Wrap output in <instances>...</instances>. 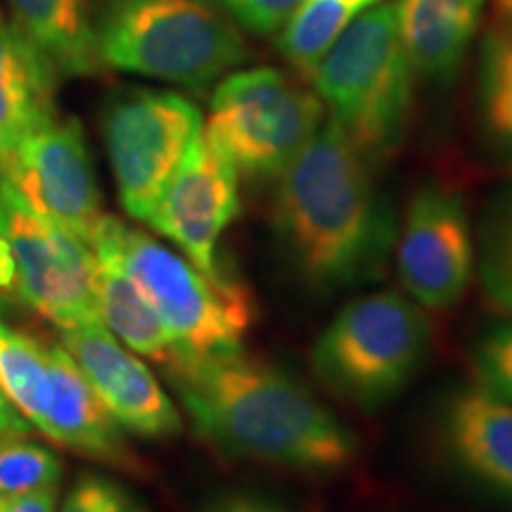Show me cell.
I'll return each instance as SVG.
<instances>
[{
    "label": "cell",
    "mask_w": 512,
    "mask_h": 512,
    "mask_svg": "<svg viewBox=\"0 0 512 512\" xmlns=\"http://www.w3.org/2000/svg\"><path fill=\"white\" fill-rule=\"evenodd\" d=\"M325 119L313 88L275 67H252L216 83L202 128L240 178L275 181Z\"/></svg>",
    "instance_id": "obj_7"
},
{
    "label": "cell",
    "mask_w": 512,
    "mask_h": 512,
    "mask_svg": "<svg viewBox=\"0 0 512 512\" xmlns=\"http://www.w3.org/2000/svg\"><path fill=\"white\" fill-rule=\"evenodd\" d=\"M380 3L384 0H304L275 38V48L294 72L309 79L342 31Z\"/></svg>",
    "instance_id": "obj_21"
},
{
    "label": "cell",
    "mask_w": 512,
    "mask_h": 512,
    "mask_svg": "<svg viewBox=\"0 0 512 512\" xmlns=\"http://www.w3.org/2000/svg\"><path fill=\"white\" fill-rule=\"evenodd\" d=\"M57 486L53 489H38L29 494L0 498V512H55Z\"/></svg>",
    "instance_id": "obj_28"
},
{
    "label": "cell",
    "mask_w": 512,
    "mask_h": 512,
    "mask_svg": "<svg viewBox=\"0 0 512 512\" xmlns=\"http://www.w3.org/2000/svg\"><path fill=\"white\" fill-rule=\"evenodd\" d=\"M240 214V176L209 143L204 128L192 138L181 166L147 219L204 273H223L221 238Z\"/></svg>",
    "instance_id": "obj_12"
},
{
    "label": "cell",
    "mask_w": 512,
    "mask_h": 512,
    "mask_svg": "<svg viewBox=\"0 0 512 512\" xmlns=\"http://www.w3.org/2000/svg\"><path fill=\"white\" fill-rule=\"evenodd\" d=\"M60 512H147L124 484L102 475H83L69 489Z\"/></svg>",
    "instance_id": "obj_26"
},
{
    "label": "cell",
    "mask_w": 512,
    "mask_h": 512,
    "mask_svg": "<svg viewBox=\"0 0 512 512\" xmlns=\"http://www.w3.org/2000/svg\"><path fill=\"white\" fill-rule=\"evenodd\" d=\"M62 479L60 458L24 434L0 437V498L53 489Z\"/></svg>",
    "instance_id": "obj_24"
},
{
    "label": "cell",
    "mask_w": 512,
    "mask_h": 512,
    "mask_svg": "<svg viewBox=\"0 0 512 512\" xmlns=\"http://www.w3.org/2000/svg\"><path fill=\"white\" fill-rule=\"evenodd\" d=\"M309 81L344 138L375 169L387 162L408 136L418 83L396 3L384 0L344 29Z\"/></svg>",
    "instance_id": "obj_3"
},
{
    "label": "cell",
    "mask_w": 512,
    "mask_h": 512,
    "mask_svg": "<svg viewBox=\"0 0 512 512\" xmlns=\"http://www.w3.org/2000/svg\"><path fill=\"white\" fill-rule=\"evenodd\" d=\"M197 434L230 458L304 475H335L356 439L302 380L245 354H176L166 363Z\"/></svg>",
    "instance_id": "obj_2"
},
{
    "label": "cell",
    "mask_w": 512,
    "mask_h": 512,
    "mask_svg": "<svg viewBox=\"0 0 512 512\" xmlns=\"http://www.w3.org/2000/svg\"><path fill=\"white\" fill-rule=\"evenodd\" d=\"M209 512H287L280 508L278 503L268 501L261 496H249V494H233L221 498L219 503L211 505Z\"/></svg>",
    "instance_id": "obj_29"
},
{
    "label": "cell",
    "mask_w": 512,
    "mask_h": 512,
    "mask_svg": "<svg viewBox=\"0 0 512 512\" xmlns=\"http://www.w3.org/2000/svg\"><path fill=\"white\" fill-rule=\"evenodd\" d=\"M486 0H399V34L418 81L446 88L456 81L482 27Z\"/></svg>",
    "instance_id": "obj_16"
},
{
    "label": "cell",
    "mask_w": 512,
    "mask_h": 512,
    "mask_svg": "<svg viewBox=\"0 0 512 512\" xmlns=\"http://www.w3.org/2000/svg\"><path fill=\"white\" fill-rule=\"evenodd\" d=\"M403 294L422 309H451L475 278V233L463 195L422 183L408 202L392 256Z\"/></svg>",
    "instance_id": "obj_11"
},
{
    "label": "cell",
    "mask_w": 512,
    "mask_h": 512,
    "mask_svg": "<svg viewBox=\"0 0 512 512\" xmlns=\"http://www.w3.org/2000/svg\"><path fill=\"white\" fill-rule=\"evenodd\" d=\"M0 230H3V216H0Z\"/></svg>",
    "instance_id": "obj_32"
},
{
    "label": "cell",
    "mask_w": 512,
    "mask_h": 512,
    "mask_svg": "<svg viewBox=\"0 0 512 512\" xmlns=\"http://www.w3.org/2000/svg\"><path fill=\"white\" fill-rule=\"evenodd\" d=\"M271 219L285 266L316 297L375 283L392 264V204L375 166L330 119L275 178Z\"/></svg>",
    "instance_id": "obj_1"
},
{
    "label": "cell",
    "mask_w": 512,
    "mask_h": 512,
    "mask_svg": "<svg viewBox=\"0 0 512 512\" xmlns=\"http://www.w3.org/2000/svg\"><path fill=\"white\" fill-rule=\"evenodd\" d=\"M17 29L53 62L57 74L91 76L102 62L91 0H8Z\"/></svg>",
    "instance_id": "obj_18"
},
{
    "label": "cell",
    "mask_w": 512,
    "mask_h": 512,
    "mask_svg": "<svg viewBox=\"0 0 512 512\" xmlns=\"http://www.w3.org/2000/svg\"><path fill=\"white\" fill-rule=\"evenodd\" d=\"M60 342L121 430L143 439H171L181 432L176 403L136 351L121 344L105 325L60 330Z\"/></svg>",
    "instance_id": "obj_13"
},
{
    "label": "cell",
    "mask_w": 512,
    "mask_h": 512,
    "mask_svg": "<svg viewBox=\"0 0 512 512\" xmlns=\"http://www.w3.org/2000/svg\"><path fill=\"white\" fill-rule=\"evenodd\" d=\"M202 126L195 102L171 91L124 88L107 100L102 138L128 216L147 223Z\"/></svg>",
    "instance_id": "obj_8"
},
{
    "label": "cell",
    "mask_w": 512,
    "mask_h": 512,
    "mask_svg": "<svg viewBox=\"0 0 512 512\" xmlns=\"http://www.w3.org/2000/svg\"><path fill=\"white\" fill-rule=\"evenodd\" d=\"M91 10L102 67L207 91L249 60L214 0H95Z\"/></svg>",
    "instance_id": "obj_4"
},
{
    "label": "cell",
    "mask_w": 512,
    "mask_h": 512,
    "mask_svg": "<svg viewBox=\"0 0 512 512\" xmlns=\"http://www.w3.org/2000/svg\"><path fill=\"white\" fill-rule=\"evenodd\" d=\"M48 439L81 456L138 475L140 463L126 444L124 430L62 347H50V401L38 427Z\"/></svg>",
    "instance_id": "obj_15"
},
{
    "label": "cell",
    "mask_w": 512,
    "mask_h": 512,
    "mask_svg": "<svg viewBox=\"0 0 512 512\" xmlns=\"http://www.w3.org/2000/svg\"><path fill=\"white\" fill-rule=\"evenodd\" d=\"M0 311H3V304H0ZM31 430H34V427L24 420V415L12 406L8 396L0 389V437H10V434H24V437H27Z\"/></svg>",
    "instance_id": "obj_30"
},
{
    "label": "cell",
    "mask_w": 512,
    "mask_h": 512,
    "mask_svg": "<svg viewBox=\"0 0 512 512\" xmlns=\"http://www.w3.org/2000/svg\"><path fill=\"white\" fill-rule=\"evenodd\" d=\"M57 69L17 24L0 19V159L55 114Z\"/></svg>",
    "instance_id": "obj_17"
},
{
    "label": "cell",
    "mask_w": 512,
    "mask_h": 512,
    "mask_svg": "<svg viewBox=\"0 0 512 512\" xmlns=\"http://www.w3.org/2000/svg\"><path fill=\"white\" fill-rule=\"evenodd\" d=\"M441 453L486 494L512 503V403L482 384L453 389L437 420Z\"/></svg>",
    "instance_id": "obj_14"
},
{
    "label": "cell",
    "mask_w": 512,
    "mask_h": 512,
    "mask_svg": "<svg viewBox=\"0 0 512 512\" xmlns=\"http://www.w3.org/2000/svg\"><path fill=\"white\" fill-rule=\"evenodd\" d=\"M240 31L278 36L304 0H214Z\"/></svg>",
    "instance_id": "obj_27"
},
{
    "label": "cell",
    "mask_w": 512,
    "mask_h": 512,
    "mask_svg": "<svg viewBox=\"0 0 512 512\" xmlns=\"http://www.w3.org/2000/svg\"><path fill=\"white\" fill-rule=\"evenodd\" d=\"M91 247L117 256L174 337L176 354H230L245 347L254 304L235 278L204 273L152 235L107 214Z\"/></svg>",
    "instance_id": "obj_5"
},
{
    "label": "cell",
    "mask_w": 512,
    "mask_h": 512,
    "mask_svg": "<svg viewBox=\"0 0 512 512\" xmlns=\"http://www.w3.org/2000/svg\"><path fill=\"white\" fill-rule=\"evenodd\" d=\"M432 328L403 292L351 299L311 349V368L330 394L358 411H377L406 392L425 366Z\"/></svg>",
    "instance_id": "obj_6"
},
{
    "label": "cell",
    "mask_w": 512,
    "mask_h": 512,
    "mask_svg": "<svg viewBox=\"0 0 512 512\" xmlns=\"http://www.w3.org/2000/svg\"><path fill=\"white\" fill-rule=\"evenodd\" d=\"M477 384L512 403V320L496 325L472 351Z\"/></svg>",
    "instance_id": "obj_25"
},
{
    "label": "cell",
    "mask_w": 512,
    "mask_h": 512,
    "mask_svg": "<svg viewBox=\"0 0 512 512\" xmlns=\"http://www.w3.org/2000/svg\"><path fill=\"white\" fill-rule=\"evenodd\" d=\"M498 10H501V17L512 19V0H498Z\"/></svg>",
    "instance_id": "obj_31"
},
{
    "label": "cell",
    "mask_w": 512,
    "mask_h": 512,
    "mask_svg": "<svg viewBox=\"0 0 512 512\" xmlns=\"http://www.w3.org/2000/svg\"><path fill=\"white\" fill-rule=\"evenodd\" d=\"M0 216L15 259V292L60 330L100 323L98 256L79 235L31 211L0 185Z\"/></svg>",
    "instance_id": "obj_9"
},
{
    "label": "cell",
    "mask_w": 512,
    "mask_h": 512,
    "mask_svg": "<svg viewBox=\"0 0 512 512\" xmlns=\"http://www.w3.org/2000/svg\"><path fill=\"white\" fill-rule=\"evenodd\" d=\"M0 185L93 245L105 214L86 136L74 117L55 112L19 140L0 159Z\"/></svg>",
    "instance_id": "obj_10"
},
{
    "label": "cell",
    "mask_w": 512,
    "mask_h": 512,
    "mask_svg": "<svg viewBox=\"0 0 512 512\" xmlns=\"http://www.w3.org/2000/svg\"><path fill=\"white\" fill-rule=\"evenodd\" d=\"M98 256L95 273V302L100 323L136 354L166 363L176 356V342L164 328L150 302L124 271L119 259L107 249H93Z\"/></svg>",
    "instance_id": "obj_19"
},
{
    "label": "cell",
    "mask_w": 512,
    "mask_h": 512,
    "mask_svg": "<svg viewBox=\"0 0 512 512\" xmlns=\"http://www.w3.org/2000/svg\"><path fill=\"white\" fill-rule=\"evenodd\" d=\"M475 273L486 302L512 316V178L484 207L475 235Z\"/></svg>",
    "instance_id": "obj_23"
},
{
    "label": "cell",
    "mask_w": 512,
    "mask_h": 512,
    "mask_svg": "<svg viewBox=\"0 0 512 512\" xmlns=\"http://www.w3.org/2000/svg\"><path fill=\"white\" fill-rule=\"evenodd\" d=\"M475 112L486 147L512 164V19L501 17L479 43Z\"/></svg>",
    "instance_id": "obj_20"
},
{
    "label": "cell",
    "mask_w": 512,
    "mask_h": 512,
    "mask_svg": "<svg viewBox=\"0 0 512 512\" xmlns=\"http://www.w3.org/2000/svg\"><path fill=\"white\" fill-rule=\"evenodd\" d=\"M0 389L31 427H41L50 401V347L0 318Z\"/></svg>",
    "instance_id": "obj_22"
}]
</instances>
